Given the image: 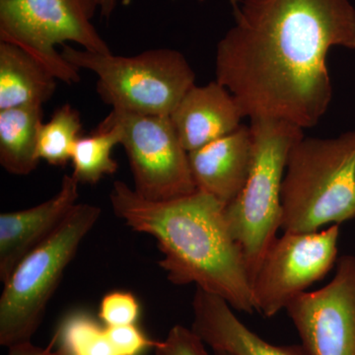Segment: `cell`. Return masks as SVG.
I'll return each mask as SVG.
<instances>
[{
    "mask_svg": "<svg viewBox=\"0 0 355 355\" xmlns=\"http://www.w3.org/2000/svg\"><path fill=\"white\" fill-rule=\"evenodd\" d=\"M217 44L216 80L250 120L314 128L328 111L331 49L355 50L350 0H242Z\"/></svg>",
    "mask_w": 355,
    "mask_h": 355,
    "instance_id": "obj_1",
    "label": "cell"
},
{
    "mask_svg": "<svg viewBox=\"0 0 355 355\" xmlns=\"http://www.w3.org/2000/svg\"><path fill=\"white\" fill-rule=\"evenodd\" d=\"M112 209L137 232L153 236L164 258L159 265L175 286L195 284L219 296L232 309L253 313V287L241 248L236 242L225 207L197 191L174 200L154 202L116 181Z\"/></svg>",
    "mask_w": 355,
    "mask_h": 355,
    "instance_id": "obj_2",
    "label": "cell"
},
{
    "mask_svg": "<svg viewBox=\"0 0 355 355\" xmlns=\"http://www.w3.org/2000/svg\"><path fill=\"white\" fill-rule=\"evenodd\" d=\"M282 209L284 232H314L355 218V130L295 142L287 157Z\"/></svg>",
    "mask_w": 355,
    "mask_h": 355,
    "instance_id": "obj_3",
    "label": "cell"
},
{
    "mask_svg": "<svg viewBox=\"0 0 355 355\" xmlns=\"http://www.w3.org/2000/svg\"><path fill=\"white\" fill-rule=\"evenodd\" d=\"M60 53L76 69L96 74L98 96L116 111L170 116L196 85L195 71L186 57L172 49L121 57L64 44Z\"/></svg>",
    "mask_w": 355,
    "mask_h": 355,
    "instance_id": "obj_4",
    "label": "cell"
},
{
    "mask_svg": "<svg viewBox=\"0 0 355 355\" xmlns=\"http://www.w3.org/2000/svg\"><path fill=\"white\" fill-rule=\"evenodd\" d=\"M254 154L241 193L225 207L233 237L241 248L252 284L261 261L282 227V187L292 146L303 130L284 121L251 120Z\"/></svg>",
    "mask_w": 355,
    "mask_h": 355,
    "instance_id": "obj_5",
    "label": "cell"
},
{
    "mask_svg": "<svg viewBox=\"0 0 355 355\" xmlns=\"http://www.w3.org/2000/svg\"><path fill=\"white\" fill-rule=\"evenodd\" d=\"M101 214L99 207L77 203L62 225L28 254L3 282L0 297L1 345L9 347L31 340L65 270Z\"/></svg>",
    "mask_w": 355,
    "mask_h": 355,
    "instance_id": "obj_6",
    "label": "cell"
},
{
    "mask_svg": "<svg viewBox=\"0 0 355 355\" xmlns=\"http://www.w3.org/2000/svg\"><path fill=\"white\" fill-rule=\"evenodd\" d=\"M97 9L95 0H0V42L23 49L62 83H79V70L55 46L112 53L92 23Z\"/></svg>",
    "mask_w": 355,
    "mask_h": 355,
    "instance_id": "obj_7",
    "label": "cell"
},
{
    "mask_svg": "<svg viewBox=\"0 0 355 355\" xmlns=\"http://www.w3.org/2000/svg\"><path fill=\"white\" fill-rule=\"evenodd\" d=\"M116 125L125 147L135 190L154 202L174 200L197 191L189 153L180 141L170 116L113 110L104 119Z\"/></svg>",
    "mask_w": 355,
    "mask_h": 355,
    "instance_id": "obj_8",
    "label": "cell"
},
{
    "mask_svg": "<svg viewBox=\"0 0 355 355\" xmlns=\"http://www.w3.org/2000/svg\"><path fill=\"white\" fill-rule=\"evenodd\" d=\"M340 225L314 232H284L273 240L253 280L254 310L272 318L322 280L338 261Z\"/></svg>",
    "mask_w": 355,
    "mask_h": 355,
    "instance_id": "obj_9",
    "label": "cell"
},
{
    "mask_svg": "<svg viewBox=\"0 0 355 355\" xmlns=\"http://www.w3.org/2000/svg\"><path fill=\"white\" fill-rule=\"evenodd\" d=\"M333 279L287 307L309 355H355V256L336 261Z\"/></svg>",
    "mask_w": 355,
    "mask_h": 355,
    "instance_id": "obj_10",
    "label": "cell"
},
{
    "mask_svg": "<svg viewBox=\"0 0 355 355\" xmlns=\"http://www.w3.org/2000/svg\"><path fill=\"white\" fill-rule=\"evenodd\" d=\"M78 182L62 178L60 191L46 202L0 214V279H8L28 254L49 239L69 216L78 200Z\"/></svg>",
    "mask_w": 355,
    "mask_h": 355,
    "instance_id": "obj_11",
    "label": "cell"
},
{
    "mask_svg": "<svg viewBox=\"0 0 355 355\" xmlns=\"http://www.w3.org/2000/svg\"><path fill=\"white\" fill-rule=\"evenodd\" d=\"M253 135L250 125L189 153L191 176L197 190L205 191L224 207L238 197L253 163Z\"/></svg>",
    "mask_w": 355,
    "mask_h": 355,
    "instance_id": "obj_12",
    "label": "cell"
},
{
    "mask_svg": "<svg viewBox=\"0 0 355 355\" xmlns=\"http://www.w3.org/2000/svg\"><path fill=\"white\" fill-rule=\"evenodd\" d=\"M246 118L234 96L216 80L193 85L170 114L188 153L235 132Z\"/></svg>",
    "mask_w": 355,
    "mask_h": 355,
    "instance_id": "obj_13",
    "label": "cell"
},
{
    "mask_svg": "<svg viewBox=\"0 0 355 355\" xmlns=\"http://www.w3.org/2000/svg\"><path fill=\"white\" fill-rule=\"evenodd\" d=\"M191 330L214 352L230 355H309L301 345H275L250 330L224 299L197 287Z\"/></svg>",
    "mask_w": 355,
    "mask_h": 355,
    "instance_id": "obj_14",
    "label": "cell"
},
{
    "mask_svg": "<svg viewBox=\"0 0 355 355\" xmlns=\"http://www.w3.org/2000/svg\"><path fill=\"white\" fill-rule=\"evenodd\" d=\"M57 77L16 44L0 42V111L43 107L55 94Z\"/></svg>",
    "mask_w": 355,
    "mask_h": 355,
    "instance_id": "obj_15",
    "label": "cell"
},
{
    "mask_svg": "<svg viewBox=\"0 0 355 355\" xmlns=\"http://www.w3.org/2000/svg\"><path fill=\"white\" fill-rule=\"evenodd\" d=\"M43 107L0 111V164L9 174L26 176L38 167V140Z\"/></svg>",
    "mask_w": 355,
    "mask_h": 355,
    "instance_id": "obj_16",
    "label": "cell"
},
{
    "mask_svg": "<svg viewBox=\"0 0 355 355\" xmlns=\"http://www.w3.org/2000/svg\"><path fill=\"white\" fill-rule=\"evenodd\" d=\"M120 142L119 128L103 120L94 132L77 140L71 155V176L79 184H94L114 175L119 164L112 151Z\"/></svg>",
    "mask_w": 355,
    "mask_h": 355,
    "instance_id": "obj_17",
    "label": "cell"
},
{
    "mask_svg": "<svg viewBox=\"0 0 355 355\" xmlns=\"http://www.w3.org/2000/svg\"><path fill=\"white\" fill-rule=\"evenodd\" d=\"M80 113L67 103L53 112L50 121L40 128L38 155L49 164L64 167L71 161L72 151L80 139Z\"/></svg>",
    "mask_w": 355,
    "mask_h": 355,
    "instance_id": "obj_18",
    "label": "cell"
},
{
    "mask_svg": "<svg viewBox=\"0 0 355 355\" xmlns=\"http://www.w3.org/2000/svg\"><path fill=\"white\" fill-rule=\"evenodd\" d=\"M57 343L67 345L77 355H116L107 335L92 317L74 312L62 320L55 333Z\"/></svg>",
    "mask_w": 355,
    "mask_h": 355,
    "instance_id": "obj_19",
    "label": "cell"
},
{
    "mask_svg": "<svg viewBox=\"0 0 355 355\" xmlns=\"http://www.w3.org/2000/svg\"><path fill=\"white\" fill-rule=\"evenodd\" d=\"M140 308L130 292L114 291L105 295L100 304L99 318L106 327L137 324Z\"/></svg>",
    "mask_w": 355,
    "mask_h": 355,
    "instance_id": "obj_20",
    "label": "cell"
},
{
    "mask_svg": "<svg viewBox=\"0 0 355 355\" xmlns=\"http://www.w3.org/2000/svg\"><path fill=\"white\" fill-rule=\"evenodd\" d=\"M155 355H209L197 334L182 324L173 327L164 340L156 343Z\"/></svg>",
    "mask_w": 355,
    "mask_h": 355,
    "instance_id": "obj_21",
    "label": "cell"
},
{
    "mask_svg": "<svg viewBox=\"0 0 355 355\" xmlns=\"http://www.w3.org/2000/svg\"><path fill=\"white\" fill-rule=\"evenodd\" d=\"M106 331L116 355H141L157 343L150 340L137 324L106 327Z\"/></svg>",
    "mask_w": 355,
    "mask_h": 355,
    "instance_id": "obj_22",
    "label": "cell"
},
{
    "mask_svg": "<svg viewBox=\"0 0 355 355\" xmlns=\"http://www.w3.org/2000/svg\"><path fill=\"white\" fill-rule=\"evenodd\" d=\"M55 345H57V336L55 335H53L48 347H44V349L33 345L31 340L18 343L8 347V355H57L55 354V350H53Z\"/></svg>",
    "mask_w": 355,
    "mask_h": 355,
    "instance_id": "obj_23",
    "label": "cell"
},
{
    "mask_svg": "<svg viewBox=\"0 0 355 355\" xmlns=\"http://www.w3.org/2000/svg\"><path fill=\"white\" fill-rule=\"evenodd\" d=\"M95 2L100 13L105 18H109L113 14L116 6V0H95Z\"/></svg>",
    "mask_w": 355,
    "mask_h": 355,
    "instance_id": "obj_24",
    "label": "cell"
},
{
    "mask_svg": "<svg viewBox=\"0 0 355 355\" xmlns=\"http://www.w3.org/2000/svg\"><path fill=\"white\" fill-rule=\"evenodd\" d=\"M57 349H55V354L57 355H77L73 350L67 347V345H62V343H58Z\"/></svg>",
    "mask_w": 355,
    "mask_h": 355,
    "instance_id": "obj_25",
    "label": "cell"
},
{
    "mask_svg": "<svg viewBox=\"0 0 355 355\" xmlns=\"http://www.w3.org/2000/svg\"><path fill=\"white\" fill-rule=\"evenodd\" d=\"M240 1H241V0H229L231 6H232L233 11L237 10L238 6H239Z\"/></svg>",
    "mask_w": 355,
    "mask_h": 355,
    "instance_id": "obj_26",
    "label": "cell"
},
{
    "mask_svg": "<svg viewBox=\"0 0 355 355\" xmlns=\"http://www.w3.org/2000/svg\"><path fill=\"white\" fill-rule=\"evenodd\" d=\"M214 355H230V354H226V352H214Z\"/></svg>",
    "mask_w": 355,
    "mask_h": 355,
    "instance_id": "obj_27",
    "label": "cell"
}]
</instances>
